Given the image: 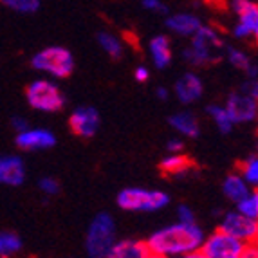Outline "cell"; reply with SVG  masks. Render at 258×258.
I'll return each instance as SVG.
<instances>
[{
	"label": "cell",
	"mask_w": 258,
	"mask_h": 258,
	"mask_svg": "<svg viewBox=\"0 0 258 258\" xmlns=\"http://www.w3.org/2000/svg\"><path fill=\"white\" fill-rule=\"evenodd\" d=\"M143 6L147 9H154L155 13H168V9H166V6H163L159 2V0H143Z\"/></svg>",
	"instance_id": "obj_33"
},
{
	"label": "cell",
	"mask_w": 258,
	"mask_h": 258,
	"mask_svg": "<svg viewBox=\"0 0 258 258\" xmlns=\"http://www.w3.org/2000/svg\"><path fill=\"white\" fill-rule=\"evenodd\" d=\"M0 2L20 13H33L40 6V0H0Z\"/></svg>",
	"instance_id": "obj_27"
},
{
	"label": "cell",
	"mask_w": 258,
	"mask_h": 258,
	"mask_svg": "<svg viewBox=\"0 0 258 258\" xmlns=\"http://www.w3.org/2000/svg\"><path fill=\"white\" fill-rule=\"evenodd\" d=\"M195 166L194 159L189 155L182 154H168L159 163V170L163 175H184Z\"/></svg>",
	"instance_id": "obj_17"
},
{
	"label": "cell",
	"mask_w": 258,
	"mask_h": 258,
	"mask_svg": "<svg viewBox=\"0 0 258 258\" xmlns=\"http://www.w3.org/2000/svg\"><path fill=\"white\" fill-rule=\"evenodd\" d=\"M173 258H204V254L201 251H191V253H184V254H179V256H173Z\"/></svg>",
	"instance_id": "obj_38"
},
{
	"label": "cell",
	"mask_w": 258,
	"mask_h": 258,
	"mask_svg": "<svg viewBox=\"0 0 258 258\" xmlns=\"http://www.w3.org/2000/svg\"><path fill=\"white\" fill-rule=\"evenodd\" d=\"M168 123H170V126L173 130H177V134H181L182 138L197 139L201 136V123H199L197 116H195L194 112L189 110L175 112V114L170 116Z\"/></svg>",
	"instance_id": "obj_15"
},
{
	"label": "cell",
	"mask_w": 258,
	"mask_h": 258,
	"mask_svg": "<svg viewBox=\"0 0 258 258\" xmlns=\"http://www.w3.org/2000/svg\"><path fill=\"white\" fill-rule=\"evenodd\" d=\"M26 181V166L18 155H0V184L20 186Z\"/></svg>",
	"instance_id": "obj_14"
},
{
	"label": "cell",
	"mask_w": 258,
	"mask_h": 258,
	"mask_svg": "<svg viewBox=\"0 0 258 258\" xmlns=\"http://www.w3.org/2000/svg\"><path fill=\"white\" fill-rule=\"evenodd\" d=\"M98 42L112 60H121V56H123V47H121L119 40H117L116 36L108 35V33H99Z\"/></svg>",
	"instance_id": "obj_26"
},
{
	"label": "cell",
	"mask_w": 258,
	"mask_h": 258,
	"mask_svg": "<svg viewBox=\"0 0 258 258\" xmlns=\"http://www.w3.org/2000/svg\"><path fill=\"white\" fill-rule=\"evenodd\" d=\"M170 203V195L161 189L125 188L117 194V206L125 211H157Z\"/></svg>",
	"instance_id": "obj_5"
},
{
	"label": "cell",
	"mask_w": 258,
	"mask_h": 258,
	"mask_svg": "<svg viewBox=\"0 0 258 258\" xmlns=\"http://www.w3.org/2000/svg\"><path fill=\"white\" fill-rule=\"evenodd\" d=\"M177 222H184V224L195 222V211L188 204H179L177 206Z\"/></svg>",
	"instance_id": "obj_29"
},
{
	"label": "cell",
	"mask_w": 258,
	"mask_h": 258,
	"mask_svg": "<svg viewBox=\"0 0 258 258\" xmlns=\"http://www.w3.org/2000/svg\"><path fill=\"white\" fill-rule=\"evenodd\" d=\"M249 191L251 186L242 179L240 173H229V175H226V179L222 182V194L226 195V199H229L235 204L240 199H244Z\"/></svg>",
	"instance_id": "obj_18"
},
{
	"label": "cell",
	"mask_w": 258,
	"mask_h": 258,
	"mask_svg": "<svg viewBox=\"0 0 258 258\" xmlns=\"http://www.w3.org/2000/svg\"><path fill=\"white\" fill-rule=\"evenodd\" d=\"M134 80L138 83H147L148 80H150V73H148L147 67H143V65H139L138 69L134 71Z\"/></svg>",
	"instance_id": "obj_32"
},
{
	"label": "cell",
	"mask_w": 258,
	"mask_h": 258,
	"mask_svg": "<svg viewBox=\"0 0 258 258\" xmlns=\"http://www.w3.org/2000/svg\"><path fill=\"white\" fill-rule=\"evenodd\" d=\"M238 258H258V247L256 242H251V244H244V249H242L240 256Z\"/></svg>",
	"instance_id": "obj_31"
},
{
	"label": "cell",
	"mask_w": 258,
	"mask_h": 258,
	"mask_svg": "<svg viewBox=\"0 0 258 258\" xmlns=\"http://www.w3.org/2000/svg\"><path fill=\"white\" fill-rule=\"evenodd\" d=\"M238 173L249 186H256L258 184V159L256 155H249L244 163L238 164Z\"/></svg>",
	"instance_id": "obj_24"
},
{
	"label": "cell",
	"mask_w": 258,
	"mask_h": 258,
	"mask_svg": "<svg viewBox=\"0 0 258 258\" xmlns=\"http://www.w3.org/2000/svg\"><path fill=\"white\" fill-rule=\"evenodd\" d=\"M233 9L240 17V24L235 27L233 35L235 38H249L256 42L258 35V6L249 0H233Z\"/></svg>",
	"instance_id": "obj_11"
},
{
	"label": "cell",
	"mask_w": 258,
	"mask_h": 258,
	"mask_svg": "<svg viewBox=\"0 0 258 258\" xmlns=\"http://www.w3.org/2000/svg\"><path fill=\"white\" fill-rule=\"evenodd\" d=\"M235 206H237L238 213H242L244 217L258 219V194H256V189H251L249 194L245 195L244 199H240Z\"/></svg>",
	"instance_id": "obj_25"
},
{
	"label": "cell",
	"mask_w": 258,
	"mask_h": 258,
	"mask_svg": "<svg viewBox=\"0 0 258 258\" xmlns=\"http://www.w3.org/2000/svg\"><path fill=\"white\" fill-rule=\"evenodd\" d=\"M147 258H166V256H161V254H155V253H150Z\"/></svg>",
	"instance_id": "obj_39"
},
{
	"label": "cell",
	"mask_w": 258,
	"mask_h": 258,
	"mask_svg": "<svg viewBox=\"0 0 258 258\" xmlns=\"http://www.w3.org/2000/svg\"><path fill=\"white\" fill-rule=\"evenodd\" d=\"M150 254V249L145 240H134V238H125V240H116L108 251L107 258H147Z\"/></svg>",
	"instance_id": "obj_16"
},
{
	"label": "cell",
	"mask_w": 258,
	"mask_h": 258,
	"mask_svg": "<svg viewBox=\"0 0 258 258\" xmlns=\"http://www.w3.org/2000/svg\"><path fill=\"white\" fill-rule=\"evenodd\" d=\"M11 126H13V130H17V134L18 132H24V130L29 128V121H27L26 117L15 116L13 119H11Z\"/></svg>",
	"instance_id": "obj_34"
},
{
	"label": "cell",
	"mask_w": 258,
	"mask_h": 258,
	"mask_svg": "<svg viewBox=\"0 0 258 258\" xmlns=\"http://www.w3.org/2000/svg\"><path fill=\"white\" fill-rule=\"evenodd\" d=\"M166 26L168 29L175 31L177 35L194 36L199 27H201V22H199L197 17H191V15H175V17L168 18Z\"/></svg>",
	"instance_id": "obj_20"
},
{
	"label": "cell",
	"mask_w": 258,
	"mask_h": 258,
	"mask_svg": "<svg viewBox=\"0 0 258 258\" xmlns=\"http://www.w3.org/2000/svg\"><path fill=\"white\" fill-rule=\"evenodd\" d=\"M224 108L228 112L229 119L233 121V125L254 121L258 114L256 98H253V96H249V94H244V92H240V91L231 92V94L228 96V101H226Z\"/></svg>",
	"instance_id": "obj_9"
},
{
	"label": "cell",
	"mask_w": 258,
	"mask_h": 258,
	"mask_svg": "<svg viewBox=\"0 0 258 258\" xmlns=\"http://www.w3.org/2000/svg\"><path fill=\"white\" fill-rule=\"evenodd\" d=\"M206 112L208 116L213 119V123L217 125V128L220 130L222 134H229L233 130V121L229 119L228 112H226V108L220 107V105H208L206 107Z\"/></svg>",
	"instance_id": "obj_23"
},
{
	"label": "cell",
	"mask_w": 258,
	"mask_h": 258,
	"mask_svg": "<svg viewBox=\"0 0 258 258\" xmlns=\"http://www.w3.org/2000/svg\"><path fill=\"white\" fill-rule=\"evenodd\" d=\"M15 143L20 150L38 152L49 150L56 145V136L49 128H27L24 132H18Z\"/></svg>",
	"instance_id": "obj_12"
},
{
	"label": "cell",
	"mask_w": 258,
	"mask_h": 258,
	"mask_svg": "<svg viewBox=\"0 0 258 258\" xmlns=\"http://www.w3.org/2000/svg\"><path fill=\"white\" fill-rule=\"evenodd\" d=\"M224 49V42L211 27H199L191 40V47L182 52L184 60L195 67H208L222 60L220 51Z\"/></svg>",
	"instance_id": "obj_2"
},
{
	"label": "cell",
	"mask_w": 258,
	"mask_h": 258,
	"mask_svg": "<svg viewBox=\"0 0 258 258\" xmlns=\"http://www.w3.org/2000/svg\"><path fill=\"white\" fill-rule=\"evenodd\" d=\"M152 60L157 69H164L172 61V49H170V38L168 36H155L150 42Z\"/></svg>",
	"instance_id": "obj_19"
},
{
	"label": "cell",
	"mask_w": 258,
	"mask_h": 258,
	"mask_svg": "<svg viewBox=\"0 0 258 258\" xmlns=\"http://www.w3.org/2000/svg\"><path fill=\"white\" fill-rule=\"evenodd\" d=\"M242 249H244V242L220 229L204 237L203 245L199 247L204 258H238Z\"/></svg>",
	"instance_id": "obj_7"
},
{
	"label": "cell",
	"mask_w": 258,
	"mask_h": 258,
	"mask_svg": "<svg viewBox=\"0 0 258 258\" xmlns=\"http://www.w3.org/2000/svg\"><path fill=\"white\" fill-rule=\"evenodd\" d=\"M27 103L33 110L56 114L65 107V94L51 80H35L26 89Z\"/></svg>",
	"instance_id": "obj_4"
},
{
	"label": "cell",
	"mask_w": 258,
	"mask_h": 258,
	"mask_svg": "<svg viewBox=\"0 0 258 258\" xmlns=\"http://www.w3.org/2000/svg\"><path fill=\"white\" fill-rule=\"evenodd\" d=\"M166 150H168V154H179V152L184 150V141H182L181 138L170 139L166 145Z\"/></svg>",
	"instance_id": "obj_30"
},
{
	"label": "cell",
	"mask_w": 258,
	"mask_h": 258,
	"mask_svg": "<svg viewBox=\"0 0 258 258\" xmlns=\"http://www.w3.org/2000/svg\"><path fill=\"white\" fill-rule=\"evenodd\" d=\"M22 251V238L15 231H0V258H13Z\"/></svg>",
	"instance_id": "obj_21"
},
{
	"label": "cell",
	"mask_w": 258,
	"mask_h": 258,
	"mask_svg": "<svg viewBox=\"0 0 258 258\" xmlns=\"http://www.w3.org/2000/svg\"><path fill=\"white\" fill-rule=\"evenodd\" d=\"M38 188L43 195H47V197H52V195H58L60 194V182L56 181L54 177H42L38 181Z\"/></svg>",
	"instance_id": "obj_28"
},
{
	"label": "cell",
	"mask_w": 258,
	"mask_h": 258,
	"mask_svg": "<svg viewBox=\"0 0 258 258\" xmlns=\"http://www.w3.org/2000/svg\"><path fill=\"white\" fill-rule=\"evenodd\" d=\"M204 237H206V233L195 222H175L152 233L147 240V245L150 253L173 258L179 254L197 251L203 245Z\"/></svg>",
	"instance_id": "obj_1"
},
{
	"label": "cell",
	"mask_w": 258,
	"mask_h": 258,
	"mask_svg": "<svg viewBox=\"0 0 258 258\" xmlns=\"http://www.w3.org/2000/svg\"><path fill=\"white\" fill-rule=\"evenodd\" d=\"M31 65H33V69L47 73L49 76L61 80V78H69L73 74L74 58L71 51H67L65 47L52 45V47L36 52L31 60Z\"/></svg>",
	"instance_id": "obj_6"
},
{
	"label": "cell",
	"mask_w": 258,
	"mask_h": 258,
	"mask_svg": "<svg viewBox=\"0 0 258 258\" xmlns=\"http://www.w3.org/2000/svg\"><path fill=\"white\" fill-rule=\"evenodd\" d=\"M114 244H116V222L108 213H98L87 231V254L89 258H107Z\"/></svg>",
	"instance_id": "obj_3"
},
{
	"label": "cell",
	"mask_w": 258,
	"mask_h": 258,
	"mask_svg": "<svg viewBox=\"0 0 258 258\" xmlns=\"http://www.w3.org/2000/svg\"><path fill=\"white\" fill-rule=\"evenodd\" d=\"M155 94H157V98H159L161 101H166V99L170 98V92H168L166 89H164V87H157Z\"/></svg>",
	"instance_id": "obj_37"
},
{
	"label": "cell",
	"mask_w": 258,
	"mask_h": 258,
	"mask_svg": "<svg viewBox=\"0 0 258 258\" xmlns=\"http://www.w3.org/2000/svg\"><path fill=\"white\" fill-rule=\"evenodd\" d=\"M99 112L94 107H78L69 117V128L74 136L82 139H91L99 130Z\"/></svg>",
	"instance_id": "obj_10"
},
{
	"label": "cell",
	"mask_w": 258,
	"mask_h": 258,
	"mask_svg": "<svg viewBox=\"0 0 258 258\" xmlns=\"http://www.w3.org/2000/svg\"><path fill=\"white\" fill-rule=\"evenodd\" d=\"M204 2L215 11H226L228 9V0H204Z\"/></svg>",
	"instance_id": "obj_35"
},
{
	"label": "cell",
	"mask_w": 258,
	"mask_h": 258,
	"mask_svg": "<svg viewBox=\"0 0 258 258\" xmlns=\"http://www.w3.org/2000/svg\"><path fill=\"white\" fill-rule=\"evenodd\" d=\"M204 94V83L203 80L195 73H186L182 74L175 83V96L177 99L184 105L195 103L203 98Z\"/></svg>",
	"instance_id": "obj_13"
},
{
	"label": "cell",
	"mask_w": 258,
	"mask_h": 258,
	"mask_svg": "<svg viewBox=\"0 0 258 258\" xmlns=\"http://www.w3.org/2000/svg\"><path fill=\"white\" fill-rule=\"evenodd\" d=\"M228 60L229 63L238 71H244L251 76V80L256 78V67L251 63L249 56L245 54V52L238 51V49H233V47H228Z\"/></svg>",
	"instance_id": "obj_22"
},
{
	"label": "cell",
	"mask_w": 258,
	"mask_h": 258,
	"mask_svg": "<svg viewBox=\"0 0 258 258\" xmlns=\"http://www.w3.org/2000/svg\"><path fill=\"white\" fill-rule=\"evenodd\" d=\"M219 229L224 233H229L231 237L238 238V240H242L244 244L256 242V238H258V220L244 217L242 213H238L237 210L224 213Z\"/></svg>",
	"instance_id": "obj_8"
},
{
	"label": "cell",
	"mask_w": 258,
	"mask_h": 258,
	"mask_svg": "<svg viewBox=\"0 0 258 258\" xmlns=\"http://www.w3.org/2000/svg\"><path fill=\"white\" fill-rule=\"evenodd\" d=\"M123 36H125V40L130 43V45H132V47L139 49V40H138V36L132 35V33H128V31H126V33H125V35H123Z\"/></svg>",
	"instance_id": "obj_36"
}]
</instances>
